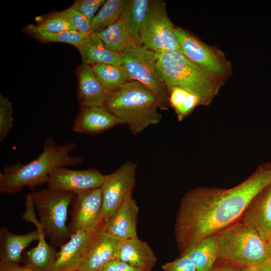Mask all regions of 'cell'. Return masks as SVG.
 I'll return each mask as SVG.
<instances>
[{
	"mask_svg": "<svg viewBox=\"0 0 271 271\" xmlns=\"http://www.w3.org/2000/svg\"><path fill=\"white\" fill-rule=\"evenodd\" d=\"M271 185V166L260 167L235 187H197L180 200L174 232L180 255L242 218L251 201Z\"/></svg>",
	"mask_w": 271,
	"mask_h": 271,
	"instance_id": "cell-1",
	"label": "cell"
},
{
	"mask_svg": "<svg viewBox=\"0 0 271 271\" xmlns=\"http://www.w3.org/2000/svg\"><path fill=\"white\" fill-rule=\"evenodd\" d=\"M77 147L74 142L60 145L51 138H46L42 152L37 158L25 164H11L0 173V192L14 195L25 187L34 190L47 183L50 174L56 168L81 164V157L70 155Z\"/></svg>",
	"mask_w": 271,
	"mask_h": 271,
	"instance_id": "cell-2",
	"label": "cell"
},
{
	"mask_svg": "<svg viewBox=\"0 0 271 271\" xmlns=\"http://www.w3.org/2000/svg\"><path fill=\"white\" fill-rule=\"evenodd\" d=\"M156 53L157 71L169 94L173 88H181L196 95L200 105H208L224 84V77L193 62L180 51Z\"/></svg>",
	"mask_w": 271,
	"mask_h": 271,
	"instance_id": "cell-3",
	"label": "cell"
},
{
	"mask_svg": "<svg viewBox=\"0 0 271 271\" xmlns=\"http://www.w3.org/2000/svg\"><path fill=\"white\" fill-rule=\"evenodd\" d=\"M104 107L127 124L134 135L159 123L162 118L155 95L136 80L128 81L111 93Z\"/></svg>",
	"mask_w": 271,
	"mask_h": 271,
	"instance_id": "cell-4",
	"label": "cell"
},
{
	"mask_svg": "<svg viewBox=\"0 0 271 271\" xmlns=\"http://www.w3.org/2000/svg\"><path fill=\"white\" fill-rule=\"evenodd\" d=\"M215 234L218 258L250 268L268 261L265 241L252 226L242 221Z\"/></svg>",
	"mask_w": 271,
	"mask_h": 271,
	"instance_id": "cell-5",
	"label": "cell"
},
{
	"mask_svg": "<svg viewBox=\"0 0 271 271\" xmlns=\"http://www.w3.org/2000/svg\"><path fill=\"white\" fill-rule=\"evenodd\" d=\"M38 216V224L53 245L61 246L71 233L66 225L68 209L75 194L49 188L29 193Z\"/></svg>",
	"mask_w": 271,
	"mask_h": 271,
	"instance_id": "cell-6",
	"label": "cell"
},
{
	"mask_svg": "<svg viewBox=\"0 0 271 271\" xmlns=\"http://www.w3.org/2000/svg\"><path fill=\"white\" fill-rule=\"evenodd\" d=\"M120 55L121 66L131 79L142 83L154 93L160 109L168 110L169 95L157 71L156 53L136 43L127 47Z\"/></svg>",
	"mask_w": 271,
	"mask_h": 271,
	"instance_id": "cell-7",
	"label": "cell"
},
{
	"mask_svg": "<svg viewBox=\"0 0 271 271\" xmlns=\"http://www.w3.org/2000/svg\"><path fill=\"white\" fill-rule=\"evenodd\" d=\"M175 28L168 16L166 2L150 0L141 32V44L155 52L180 51Z\"/></svg>",
	"mask_w": 271,
	"mask_h": 271,
	"instance_id": "cell-8",
	"label": "cell"
},
{
	"mask_svg": "<svg viewBox=\"0 0 271 271\" xmlns=\"http://www.w3.org/2000/svg\"><path fill=\"white\" fill-rule=\"evenodd\" d=\"M137 168L136 163L129 161L122 164L113 173L105 175L100 187L102 209L100 221L102 225L131 196L136 184Z\"/></svg>",
	"mask_w": 271,
	"mask_h": 271,
	"instance_id": "cell-9",
	"label": "cell"
},
{
	"mask_svg": "<svg viewBox=\"0 0 271 271\" xmlns=\"http://www.w3.org/2000/svg\"><path fill=\"white\" fill-rule=\"evenodd\" d=\"M174 32L180 52L190 60L225 79L231 75V65L220 50L205 44L182 28L175 27Z\"/></svg>",
	"mask_w": 271,
	"mask_h": 271,
	"instance_id": "cell-10",
	"label": "cell"
},
{
	"mask_svg": "<svg viewBox=\"0 0 271 271\" xmlns=\"http://www.w3.org/2000/svg\"><path fill=\"white\" fill-rule=\"evenodd\" d=\"M71 203V221L68 226L71 234L99 225L103 226L100 221L102 209L101 188L75 194Z\"/></svg>",
	"mask_w": 271,
	"mask_h": 271,
	"instance_id": "cell-11",
	"label": "cell"
},
{
	"mask_svg": "<svg viewBox=\"0 0 271 271\" xmlns=\"http://www.w3.org/2000/svg\"><path fill=\"white\" fill-rule=\"evenodd\" d=\"M104 178L105 175L95 169L75 170L59 167L50 174L46 184L48 188L76 194L100 188Z\"/></svg>",
	"mask_w": 271,
	"mask_h": 271,
	"instance_id": "cell-12",
	"label": "cell"
},
{
	"mask_svg": "<svg viewBox=\"0 0 271 271\" xmlns=\"http://www.w3.org/2000/svg\"><path fill=\"white\" fill-rule=\"evenodd\" d=\"M102 225L72 233L69 240L60 246L57 259L50 271L78 270L94 236Z\"/></svg>",
	"mask_w": 271,
	"mask_h": 271,
	"instance_id": "cell-13",
	"label": "cell"
},
{
	"mask_svg": "<svg viewBox=\"0 0 271 271\" xmlns=\"http://www.w3.org/2000/svg\"><path fill=\"white\" fill-rule=\"evenodd\" d=\"M120 241L104 232L101 227L92 239L78 270L100 271L114 258Z\"/></svg>",
	"mask_w": 271,
	"mask_h": 271,
	"instance_id": "cell-14",
	"label": "cell"
},
{
	"mask_svg": "<svg viewBox=\"0 0 271 271\" xmlns=\"http://www.w3.org/2000/svg\"><path fill=\"white\" fill-rule=\"evenodd\" d=\"M124 121L104 107H82L72 125L74 132L95 135Z\"/></svg>",
	"mask_w": 271,
	"mask_h": 271,
	"instance_id": "cell-15",
	"label": "cell"
},
{
	"mask_svg": "<svg viewBox=\"0 0 271 271\" xmlns=\"http://www.w3.org/2000/svg\"><path fill=\"white\" fill-rule=\"evenodd\" d=\"M77 99L82 107H104L111 93L97 78L92 66L82 63L77 69Z\"/></svg>",
	"mask_w": 271,
	"mask_h": 271,
	"instance_id": "cell-16",
	"label": "cell"
},
{
	"mask_svg": "<svg viewBox=\"0 0 271 271\" xmlns=\"http://www.w3.org/2000/svg\"><path fill=\"white\" fill-rule=\"evenodd\" d=\"M139 213V208L131 196L103 225L102 229L120 241L138 236L137 224Z\"/></svg>",
	"mask_w": 271,
	"mask_h": 271,
	"instance_id": "cell-17",
	"label": "cell"
},
{
	"mask_svg": "<svg viewBox=\"0 0 271 271\" xmlns=\"http://www.w3.org/2000/svg\"><path fill=\"white\" fill-rule=\"evenodd\" d=\"M252 226L266 241L271 236V185L250 203L241 219Z\"/></svg>",
	"mask_w": 271,
	"mask_h": 271,
	"instance_id": "cell-18",
	"label": "cell"
},
{
	"mask_svg": "<svg viewBox=\"0 0 271 271\" xmlns=\"http://www.w3.org/2000/svg\"><path fill=\"white\" fill-rule=\"evenodd\" d=\"M114 259L139 268L151 270L158 260L149 245L138 236L121 241Z\"/></svg>",
	"mask_w": 271,
	"mask_h": 271,
	"instance_id": "cell-19",
	"label": "cell"
},
{
	"mask_svg": "<svg viewBox=\"0 0 271 271\" xmlns=\"http://www.w3.org/2000/svg\"><path fill=\"white\" fill-rule=\"evenodd\" d=\"M23 218L34 223L40 233L38 245L27 252L25 265L35 271H50L57 259V252L54 247L47 243L34 209L27 210Z\"/></svg>",
	"mask_w": 271,
	"mask_h": 271,
	"instance_id": "cell-20",
	"label": "cell"
},
{
	"mask_svg": "<svg viewBox=\"0 0 271 271\" xmlns=\"http://www.w3.org/2000/svg\"><path fill=\"white\" fill-rule=\"evenodd\" d=\"M37 229L24 234H15L7 228L0 230V263L19 264L23 250L32 242L39 240Z\"/></svg>",
	"mask_w": 271,
	"mask_h": 271,
	"instance_id": "cell-21",
	"label": "cell"
},
{
	"mask_svg": "<svg viewBox=\"0 0 271 271\" xmlns=\"http://www.w3.org/2000/svg\"><path fill=\"white\" fill-rule=\"evenodd\" d=\"M77 49L83 64L90 66L97 64L121 65L120 53L109 49L95 33H91Z\"/></svg>",
	"mask_w": 271,
	"mask_h": 271,
	"instance_id": "cell-22",
	"label": "cell"
},
{
	"mask_svg": "<svg viewBox=\"0 0 271 271\" xmlns=\"http://www.w3.org/2000/svg\"><path fill=\"white\" fill-rule=\"evenodd\" d=\"M183 254L190 259L196 271H211L218 258L216 234L204 238Z\"/></svg>",
	"mask_w": 271,
	"mask_h": 271,
	"instance_id": "cell-23",
	"label": "cell"
},
{
	"mask_svg": "<svg viewBox=\"0 0 271 271\" xmlns=\"http://www.w3.org/2000/svg\"><path fill=\"white\" fill-rule=\"evenodd\" d=\"M150 1L128 0L120 17L130 35L140 44L141 32L148 11Z\"/></svg>",
	"mask_w": 271,
	"mask_h": 271,
	"instance_id": "cell-24",
	"label": "cell"
},
{
	"mask_svg": "<svg viewBox=\"0 0 271 271\" xmlns=\"http://www.w3.org/2000/svg\"><path fill=\"white\" fill-rule=\"evenodd\" d=\"M95 34L109 49L118 53L139 43L130 35L120 18L112 25Z\"/></svg>",
	"mask_w": 271,
	"mask_h": 271,
	"instance_id": "cell-25",
	"label": "cell"
},
{
	"mask_svg": "<svg viewBox=\"0 0 271 271\" xmlns=\"http://www.w3.org/2000/svg\"><path fill=\"white\" fill-rule=\"evenodd\" d=\"M92 67L98 81L109 93L116 91L132 80L121 65L97 64Z\"/></svg>",
	"mask_w": 271,
	"mask_h": 271,
	"instance_id": "cell-26",
	"label": "cell"
},
{
	"mask_svg": "<svg viewBox=\"0 0 271 271\" xmlns=\"http://www.w3.org/2000/svg\"><path fill=\"white\" fill-rule=\"evenodd\" d=\"M23 31L38 40L45 43H63L79 47L91 33H83L77 31H66L51 33L35 28L34 24L25 26Z\"/></svg>",
	"mask_w": 271,
	"mask_h": 271,
	"instance_id": "cell-27",
	"label": "cell"
},
{
	"mask_svg": "<svg viewBox=\"0 0 271 271\" xmlns=\"http://www.w3.org/2000/svg\"><path fill=\"white\" fill-rule=\"evenodd\" d=\"M128 0H107L91 21L93 33L100 32L117 21Z\"/></svg>",
	"mask_w": 271,
	"mask_h": 271,
	"instance_id": "cell-28",
	"label": "cell"
},
{
	"mask_svg": "<svg viewBox=\"0 0 271 271\" xmlns=\"http://www.w3.org/2000/svg\"><path fill=\"white\" fill-rule=\"evenodd\" d=\"M37 29L51 33L76 31L61 12H53L36 19Z\"/></svg>",
	"mask_w": 271,
	"mask_h": 271,
	"instance_id": "cell-29",
	"label": "cell"
},
{
	"mask_svg": "<svg viewBox=\"0 0 271 271\" xmlns=\"http://www.w3.org/2000/svg\"><path fill=\"white\" fill-rule=\"evenodd\" d=\"M14 125L12 103L9 98L0 95V141L8 136Z\"/></svg>",
	"mask_w": 271,
	"mask_h": 271,
	"instance_id": "cell-30",
	"label": "cell"
},
{
	"mask_svg": "<svg viewBox=\"0 0 271 271\" xmlns=\"http://www.w3.org/2000/svg\"><path fill=\"white\" fill-rule=\"evenodd\" d=\"M61 12L77 31L83 33H92L91 22L81 13L71 7Z\"/></svg>",
	"mask_w": 271,
	"mask_h": 271,
	"instance_id": "cell-31",
	"label": "cell"
},
{
	"mask_svg": "<svg viewBox=\"0 0 271 271\" xmlns=\"http://www.w3.org/2000/svg\"><path fill=\"white\" fill-rule=\"evenodd\" d=\"M105 2L104 0H76L70 7L81 13L91 22L96 12Z\"/></svg>",
	"mask_w": 271,
	"mask_h": 271,
	"instance_id": "cell-32",
	"label": "cell"
},
{
	"mask_svg": "<svg viewBox=\"0 0 271 271\" xmlns=\"http://www.w3.org/2000/svg\"><path fill=\"white\" fill-rule=\"evenodd\" d=\"M162 268L163 271H196L194 264L186 254L163 264Z\"/></svg>",
	"mask_w": 271,
	"mask_h": 271,
	"instance_id": "cell-33",
	"label": "cell"
},
{
	"mask_svg": "<svg viewBox=\"0 0 271 271\" xmlns=\"http://www.w3.org/2000/svg\"><path fill=\"white\" fill-rule=\"evenodd\" d=\"M200 105L198 97L189 93L182 104L174 109L179 121H182L188 116L198 105Z\"/></svg>",
	"mask_w": 271,
	"mask_h": 271,
	"instance_id": "cell-34",
	"label": "cell"
},
{
	"mask_svg": "<svg viewBox=\"0 0 271 271\" xmlns=\"http://www.w3.org/2000/svg\"><path fill=\"white\" fill-rule=\"evenodd\" d=\"M100 271H152L132 266L117 259H113L107 263Z\"/></svg>",
	"mask_w": 271,
	"mask_h": 271,
	"instance_id": "cell-35",
	"label": "cell"
},
{
	"mask_svg": "<svg viewBox=\"0 0 271 271\" xmlns=\"http://www.w3.org/2000/svg\"><path fill=\"white\" fill-rule=\"evenodd\" d=\"M191 93L179 87L173 88L169 93V103L174 109L183 103L188 95Z\"/></svg>",
	"mask_w": 271,
	"mask_h": 271,
	"instance_id": "cell-36",
	"label": "cell"
},
{
	"mask_svg": "<svg viewBox=\"0 0 271 271\" xmlns=\"http://www.w3.org/2000/svg\"><path fill=\"white\" fill-rule=\"evenodd\" d=\"M240 267L230 261L218 258L211 271H239Z\"/></svg>",
	"mask_w": 271,
	"mask_h": 271,
	"instance_id": "cell-37",
	"label": "cell"
},
{
	"mask_svg": "<svg viewBox=\"0 0 271 271\" xmlns=\"http://www.w3.org/2000/svg\"><path fill=\"white\" fill-rule=\"evenodd\" d=\"M0 271H35L29 267L19 264L12 263H0Z\"/></svg>",
	"mask_w": 271,
	"mask_h": 271,
	"instance_id": "cell-38",
	"label": "cell"
},
{
	"mask_svg": "<svg viewBox=\"0 0 271 271\" xmlns=\"http://www.w3.org/2000/svg\"><path fill=\"white\" fill-rule=\"evenodd\" d=\"M252 269L254 271H271V262L268 261L261 266Z\"/></svg>",
	"mask_w": 271,
	"mask_h": 271,
	"instance_id": "cell-39",
	"label": "cell"
},
{
	"mask_svg": "<svg viewBox=\"0 0 271 271\" xmlns=\"http://www.w3.org/2000/svg\"><path fill=\"white\" fill-rule=\"evenodd\" d=\"M268 261L271 262V236L265 241Z\"/></svg>",
	"mask_w": 271,
	"mask_h": 271,
	"instance_id": "cell-40",
	"label": "cell"
},
{
	"mask_svg": "<svg viewBox=\"0 0 271 271\" xmlns=\"http://www.w3.org/2000/svg\"><path fill=\"white\" fill-rule=\"evenodd\" d=\"M239 271H254L252 268L246 267H240Z\"/></svg>",
	"mask_w": 271,
	"mask_h": 271,
	"instance_id": "cell-41",
	"label": "cell"
},
{
	"mask_svg": "<svg viewBox=\"0 0 271 271\" xmlns=\"http://www.w3.org/2000/svg\"><path fill=\"white\" fill-rule=\"evenodd\" d=\"M73 271H80V270H73Z\"/></svg>",
	"mask_w": 271,
	"mask_h": 271,
	"instance_id": "cell-42",
	"label": "cell"
}]
</instances>
